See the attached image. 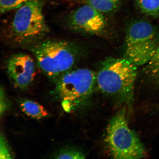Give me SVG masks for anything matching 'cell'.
I'll return each mask as SVG.
<instances>
[{
    "instance_id": "4fadbf2b",
    "label": "cell",
    "mask_w": 159,
    "mask_h": 159,
    "mask_svg": "<svg viewBox=\"0 0 159 159\" xmlns=\"http://www.w3.org/2000/svg\"><path fill=\"white\" fill-rule=\"evenodd\" d=\"M57 159H84L85 156L83 152L74 148H67L61 149L53 156Z\"/></svg>"
},
{
    "instance_id": "7c38bea8",
    "label": "cell",
    "mask_w": 159,
    "mask_h": 159,
    "mask_svg": "<svg viewBox=\"0 0 159 159\" xmlns=\"http://www.w3.org/2000/svg\"><path fill=\"white\" fill-rule=\"evenodd\" d=\"M146 65L145 70L147 74L159 81V43L154 55Z\"/></svg>"
},
{
    "instance_id": "30bf717a",
    "label": "cell",
    "mask_w": 159,
    "mask_h": 159,
    "mask_svg": "<svg viewBox=\"0 0 159 159\" xmlns=\"http://www.w3.org/2000/svg\"><path fill=\"white\" fill-rule=\"evenodd\" d=\"M122 1V0H83V3L103 14H109L116 11Z\"/></svg>"
},
{
    "instance_id": "7a4b0ae2",
    "label": "cell",
    "mask_w": 159,
    "mask_h": 159,
    "mask_svg": "<svg viewBox=\"0 0 159 159\" xmlns=\"http://www.w3.org/2000/svg\"><path fill=\"white\" fill-rule=\"evenodd\" d=\"M137 67L125 57H107L96 75L99 89L105 94L130 102L138 75Z\"/></svg>"
},
{
    "instance_id": "ba28073f",
    "label": "cell",
    "mask_w": 159,
    "mask_h": 159,
    "mask_svg": "<svg viewBox=\"0 0 159 159\" xmlns=\"http://www.w3.org/2000/svg\"><path fill=\"white\" fill-rule=\"evenodd\" d=\"M36 62L25 53L14 55L6 62V71L16 87L26 89L34 80L36 75Z\"/></svg>"
},
{
    "instance_id": "5b68a950",
    "label": "cell",
    "mask_w": 159,
    "mask_h": 159,
    "mask_svg": "<svg viewBox=\"0 0 159 159\" xmlns=\"http://www.w3.org/2000/svg\"><path fill=\"white\" fill-rule=\"evenodd\" d=\"M107 142L114 158L140 159L144 156V147L138 135L129 128L124 109L109 121L107 129Z\"/></svg>"
},
{
    "instance_id": "9c48e42d",
    "label": "cell",
    "mask_w": 159,
    "mask_h": 159,
    "mask_svg": "<svg viewBox=\"0 0 159 159\" xmlns=\"http://www.w3.org/2000/svg\"><path fill=\"white\" fill-rule=\"evenodd\" d=\"M21 110L27 116L35 119H41L49 116L48 111L39 103L27 99H21L19 101Z\"/></svg>"
},
{
    "instance_id": "52a82bcc",
    "label": "cell",
    "mask_w": 159,
    "mask_h": 159,
    "mask_svg": "<svg viewBox=\"0 0 159 159\" xmlns=\"http://www.w3.org/2000/svg\"><path fill=\"white\" fill-rule=\"evenodd\" d=\"M66 24L71 30L89 34H100L107 25L104 14L87 5L71 12Z\"/></svg>"
},
{
    "instance_id": "277c9868",
    "label": "cell",
    "mask_w": 159,
    "mask_h": 159,
    "mask_svg": "<svg viewBox=\"0 0 159 159\" xmlns=\"http://www.w3.org/2000/svg\"><path fill=\"white\" fill-rule=\"evenodd\" d=\"M55 82L53 94L61 101L66 112H69L91 94L96 83V75L89 69H72Z\"/></svg>"
},
{
    "instance_id": "8fae6325",
    "label": "cell",
    "mask_w": 159,
    "mask_h": 159,
    "mask_svg": "<svg viewBox=\"0 0 159 159\" xmlns=\"http://www.w3.org/2000/svg\"><path fill=\"white\" fill-rule=\"evenodd\" d=\"M139 11L143 14L153 17H159V0H135Z\"/></svg>"
},
{
    "instance_id": "5bb4252c",
    "label": "cell",
    "mask_w": 159,
    "mask_h": 159,
    "mask_svg": "<svg viewBox=\"0 0 159 159\" xmlns=\"http://www.w3.org/2000/svg\"><path fill=\"white\" fill-rule=\"evenodd\" d=\"M29 0H0V11L4 13L13 9H18Z\"/></svg>"
},
{
    "instance_id": "9a60e30c",
    "label": "cell",
    "mask_w": 159,
    "mask_h": 159,
    "mask_svg": "<svg viewBox=\"0 0 159 159\" xmlns=\"http://www.w3.org/2000/svg\"><path fill=\"white\" fill-rule=\"evenodd\" d=\"M14 155L3 135L1 134L0 140V159H12Z\"/></svg>"
},
{
    "instance_id": "2e32d148",
    "label": "cell",
    "mask_w": 159,
    "mask_h": 159,
    "mask_svg": "<svg viewBox=\"0 0 159 159\" xmlns=\"http://www.w3.org/2000/svg\"><path fill=\"white\" fill-rule=\"evenodd\" d=\"M9 103L6 97L4 90L2 87L1 88V104H0V112L1 116L9 108Z\"/></svg>"
},
{
    "instance_id": "8992f818",
    "label": "cell",
    "mask_w": 159,
    "mask_h": 159,
    "mask_svg": "<svg viewBox=\"0 0 159 159\" xmlns=\"http://www.w3.org/2000/svg\"><path fill=\"white\" fill-rule=\"evenodd\" d=\"M158 43L156 30L152 24L143 20L135 21L127 29L125 57L136 66L146 64Z\"/></svg>"
},
{
    "instance_id": "3957f363",
    "label": "cell",
    "mask_w": 159,
    "mask_h": 159,
    "mask_svg": "<svg viewBox=\"0 0 159 159\" xmlns=\"http://www.w3.org/2000/svg\"><path fill=\"white\" fill-rule=\"evenodd\" d=\"M30 49L35 56L37 66L55 81L72 70L77 61V50L67 41L43 40Z\"/></svg>"
},
{
    "instance_id": "6da1fadb",
    "label": "cell",
    "mask_w": 159,
    "mask_h": 159,
    "mask_svg": "<svg viewBox=\"0 0 159 159\" xmlns=\"http://www.w3.org/2000/svg\"><path fill=\"white\" fill-rule=\"evenodd\" d=\"M44 4L43 0H29L18 9L5 33L9 44L30 49L44 40L49 30L43 15Z\"/></svg>"
}]
</instances>
